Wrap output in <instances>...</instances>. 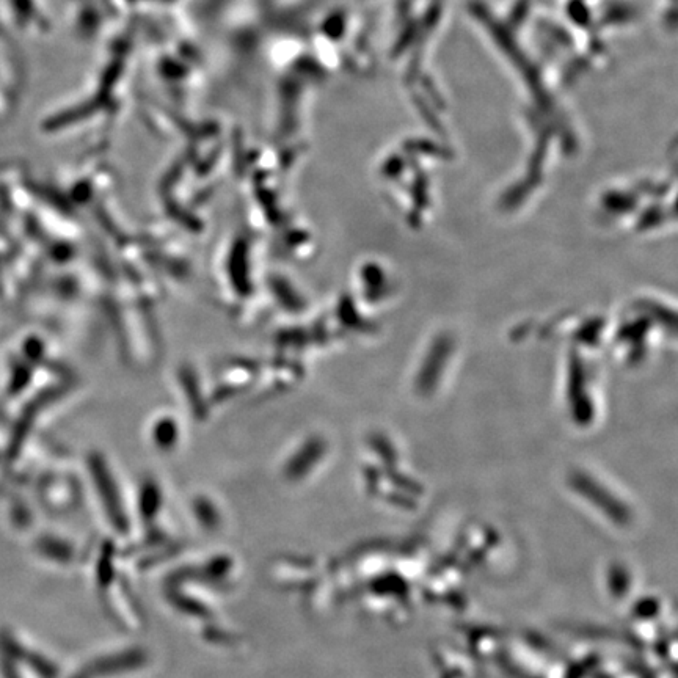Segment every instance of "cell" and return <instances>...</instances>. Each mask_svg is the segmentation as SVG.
I'll return each mask as SVG.
<instances>
[{
  "instance_id": "6da1fadb",
  "label": "cell",
  "mask_w": 678,
  "mask_h": 678,
  "mask_svg": "<svg viewBox=\"0 0 678 678\" xmlns=\"http://www.w3.org/2000/svg\"><path fill=\"white\" fill-rule=\"evenodd\" d=\"M41 555L46 558L54 559V561L63 562L70 558V548L66 547L63 542L55 539H44L38 544Z\"/></svg>"
}]
</instances>
